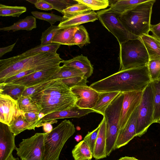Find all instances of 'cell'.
Wrapping results in <instances>:
<instances>
[{
    "mask_svg": "<svg viewBox=\"0 0 160 160\" xmlns=\"http://www.w3.org/2000/svg\"><path fill=\"white\" fill-rule=\"evenodd\" d=\"M148 0H118L114 1L110 5V8L113 11L121 14Z\"/></svg>",
    "mask_w": 160,
    "mask_h": 160,
    "instance_id": "26",
    "label": "cell"
},
{
    "mask_svg": "<svg viewBox=\"0 0 160 160\" xmlns=\"http://www.w3.org/2000/svg\"><path fill=\"white\" fill-rule=\"evenodd\" d=\"M74 139L76 141L78 142L82 139V136L80 135H77L75 137Z\"/></svg>",
    "mask_w": 160,
    "mask_h": 160,
    "instance_id": "52",
    "label": "cell"
},
{
    "mask_svg": "<svg viewBox=\"0 0 160 160\" xmlns=\"http://www.w3.org/2000/svg\"><path fill=\"white\" fill-rule=\"evenodd\" d=\"M78 2L85 4L92 10H99L107 8L109 5L108 0H76Z\"/></svg>",
    "mask_w": 160,
    "mask_h": 160,
    "instance_id": "38",
    "label": "cell"
},
{
    "mask_svg": "<svg viewBox=\"0 0 160 160\" xmlns=\"http://www.w3.org/2000/svg\"><path fill=\"white\" fill-rule=\"evenodd\" d=\"M75 132L69 120L62 121L50 133H46L42 160H59L61 151L68 139Z\"/></svg>",
    "mask_w": 160,
    "mask_h": 160,
    "instance_id": "5",
    "label": "cell"
},
{
    "mask_svg": "<svg viewBox=\"0 0 160 160\" xmlns=\"http://www.w3.org/2000/svg\"><path fill=\"white\" fill-rule=\"evenodd\" d=\"M121 160H139L134 157H130L125 156L121 158H120Z\"/></svg>",
    "mask_w": 160,
    "mask_h": 160,
    "instance_id": "50",
    "label": "cell"
},
{
    "mask_svg": "<svg viewBox=\"0 0 160 160\" xmlns=\"http://www.w3.org/2000/svg\"><path fill=\"white\" fill-rule=\"evenodd\" d=\"M57 120H53L49 121L42 122L38 124L36 126V128H39L42 126L43 130L44 132L50 133L53 129L52 124L57 123Z\"/></svg>",
    "mask_w": 160,
    "mask_h": 160,
    "instance_id": "47",
    "label": "cell"
},
{
    "mask_svg": "<svg viewBox=\"0 0 160 160\" xmlns=\"http://www.w3.org/2000/svg\"><path fill=\"white\" fill-rule=\"evenodd\" d=\"M16 42L13 44L0 48V58H1L5 54L11 51L15 46Z\"/></svg>",
    "mask_w": 160,
    "mask_h": 160,
    "instance_id": "49",
    "label": "cell"
},
{
    "mask_svg": "<svg viewBox=\"0 0 160 160\" xmlns=\"http://www.w3.org/2000/svg\"><path fill=\"white\" fill-rule=\"evenodd\" d=\"M120 92H99L98 99L92 110L96 112L103 116L106 108Z\"/></svg>",
    "mask_w": 160,
    "mask_h": 160,
    "instance_id": "24",
    "label": "cell"
},
{
    "mask_svg": "<svg viewBox=\"0 0 160 160\" xmlns=\"http://www.w3.org/2000/svg\"><path fill=\"white\" fill-rule=\"evenodd\" d=\"M62 63L65 66L73 67L79 70L87 79L90 77L93 72V65L87 56L82 54L69 60H63Z\"/></svg>",
    "mask_w": 160,
    "mask_h": 160,
    "instance_id": "18",
    "label": "cell"
},
{
    "mask_svg": "<svg viewBox=\"0 0 160 160\" xmlns=\"http://www.w3.org/2000/svg\"><path fill=\"white\" fill-rule=\"evenodd\" d=\"M39 114L34 112L24 113L25 118L30 125V130H34L36 126L40 124L38 120Z\"/></svg>",
    "mask_w": 160,
    "mask_h": 160,
    "instance_id": "44",
    "label": "cell"
},
{
    "mask_svg": "<svg viewBox=\"0 0 160 160\" xmlns=\"http://www.w3.org/2000/svg\"><path fill=\"white\" fill-rule=\"evenodd\" d=\"M152 83L153 94L154 123L160 119V81L159 80L152 81Z\"/></svg>",
    "mask_w": 160,
    "mask_h": 160,
    "instance_id": "30",
    "label": "cell"
},
{
    "mask_svg": "<svg viewBox=\"0 0 160 160\" xmlns=\"http://www.w3.org/2000/svg\"><path fill=\"white\" fill-rule=\"evenodd\" d=\"M61 45L52 43L46 45L41 44L28 50L22 53L24 55H29L38 53L49 52L57 53V51Z\"/></svg>",
    "mask_w": 160,
    "mask_h": 160,
    "instance_id": "34",
    "label": "cell"
},
{
    "mask_svg": "<svg viewBox=\"0 0 160 160\" xmlns=\"http://www.w3.org/2000/svg\"><path fill=\"white\" fill-rule=\"evenodd\" d=\"M158 80L160 81V77L159 78Z\"/></svg>",
    "mask_w": 160,
    "mask_h": 160,
    "instance_id": "56",
    "label": "cell"
},
{
    "mask_svg": "<svg viewBox=\"0 0 160 160\" xmlns=\"http://www.w3.org/2000/svg\"><path fill=\"white\" fill-rule=\"evenodd\" d=\"M143 91L123 93L124 97L121 112L120 130L125 126L133 112L139 105Z\"/></svg>",
    "mask_w": 160,
    "mask_h": 160,
    "instance_id": "13",
    "label": "cell"
},
{
    "mask_svg": "<svg viewBox=\"0 0 160 160\" xmlns=\"http://www.w3.org/2000/svg\"><path fill=\"white\" fill-rule=\"evenodd\" d=\"M147 66L152 81L158 80L160 76V60H149Z\"/></svg>",
    "mask_w": 160,
    "mask_h": 160,
    "instance_id": "39",
    "label": "cell"
},
{
    "mask_svg": "<svg viewBox=\"0 0 160 160\" xmlns=\"http://www.w3.org/2000/svg\"><path fill=\"white\" fill-rule=\"evenodd\" d=\"M58 26L51 25L43 32L40 38L41 45H46L51 44L54 36L59 30Z\"/></svg>",
    "mask_w": 160,
    "mask_h": 160,
    "instance_id": "36",
    "label": "cell"
},
{
    "mask_svg": "<svg viewBox=\"0 0 160 160\" xmlns=\"http://www.w3.org/2000/svg\"><path fill=\"white\" fill-rule=\"evenodd\" d=\"M100 128V124L94 130L91 132H88L84 137V140L89 147L90 150L93 154L95 142L98 137Z\"/></svg>",
    "mask_w": 160,
    "mask_h": 160,
    "instance_id": "42",
    "label": "cell"
},
{
    "mask_svg": "<svg viewBox=\"0 0 160 160\" xmlns=\"http://www.w3.org/2000/svg\"><path fill=\"white\" fill-rule=\"evenodd\" d=\"M26 87L12 83H0V94L9 96L18 101L22 96Z\"/></svg>",
    "mask_w": 160,
    "mask_h": 160,
    "instance_id": "23",
    "label": "cell"
},
{
    "mask_svg": "<svg viewBox=\"0 0 160 160\" xmlns=\"http://www.w3.org/2000/svg\"><path fill=\"white\" fill-rule=\"evenodd\" d=\"M92 10L91 8L81 3L73 4L62 11V21L72 17L75 15L88 11Z\"/></svg>",
    "mask_w": 160,
    "mask_h": 160,
    "instance_id": "32",
    "label": "cell"
},
{
    "mask_svg": "<svg viewBox=\"0 0 160 160\" xmlns=\"http://www.w3.org/2000/svg\"><path fill=\"white\" fill-rule=\"evenodd\" d=\"M38 71L32 70L21 72L18 74L6 79L2 83H11L14 81Z\"/></svg>",
    "mask_w": 160,
    "mask_h": 160,
    "instance_id": "45",
    "label": "cell"
},
{
    "mask_svg": "<svg viewBox=\"0 0 160 160\" xmlns=\"http://www.w3.org/2000/svg\"><path fill=\"white\" fill-rule=\"evenodd\" d=\"M148 53L149 60H160V41L149 34L140 37Z\"/></svg>",
    "mask_w": 160,
    "mask_h": 160,
    "instance_id": "21",
    "label": "cell"
},
{
    "mask_svg": "<svg viewBox=\"0 0 160 160\" xmlns=\"http://www.w3.org/2000/svg\"><path fill=\"white\" fill-rule=\"evenodd\" d=\"M15 136L9 126L0 122V160H7L16 149Z\"/></svg>",
    "mask_w": 160,
    "mask_h": 160,
    "instance_id": "14",
    "label": "cell"
},
{
    "mask_svg": "<svg viewBox=\"0 0 160 160\" xmlns=\"http://www.w3.org/2000/svg\"><path fill=\"white\" fill-rule=\"evenodd\" d=\"M119 45V70L147 65L148 55L140 37Z\"/></svg>",
    "mask_w": 160,
    "mask_h": 160,
    "instance_id": "6",
    "label": "cell"
},
{
    "mask_svg": "<svg viewBox=\"0 0 160 160\" xmlns=\"http://www.w3.org/2000/svg\"><path fill=\"white\" fill-rule=\"evenodd\" d=\"M78 26L60 28L52 41V43L70 46Z\"/></svg>",
    "mask_w": 160,
    "mask_h": 160,
    "instance_id": "25",
    "label": "cell"
},
{
    "mask_svg": "<svg viewBox=\"0 0 160 160\" xmlns=\"http://www.w3.org/2000/svg\"><path fill=\"white\" fill-rule=\"evenodd\" d=\"M138 107L133 112L125 126L119 131L116 142V149L126 145L136 137Z\"/></svg>",
    "mask_w": 160,
    "mask_h": 160,
    "instance_id": "16",
    "label": "cell"
},
{
    "mask_svg": "<svg viewBox=\"0 0 160 160\" xmlns=\"http://www.w3.org/2000/svg\"><path fill=\"white\" fill-rule=\"evenodd\" d=\"M100 128L95 142L93 157L98 160L106 158V133L105 118L104 117L99 123Z\"/></svg>",
    "mask_w": 160,
    "mask_h": 160,
    "instance_id": "20",
    "label": "cell"
},
{
    "mask_svg": "<svg viewBox=\"0 0 160 160\" xmlns=\"http://www.w3.org/2000/svg\"><path fill=\"white\" fill-rule=\"evenodd\" d=\"M98 19V17L97 12L90 10L63 20L60 22L58 26L60 28L77 26L83 23L93 22Z\"/></svg>",
    "mask_w": 160,
    "mask_h": 160,
    "instance_id": "19",
    "label": "cell"
},
{
    "mask_svg": "<svg viewBox=\"0 0 160 160\" xmlns=\"http://www.w3.org/2000/svg\"><path fill=\"white\" fill-rule=\"evenodd\" d=\"M58 53L44 52L24 55L22 54L0 60V83L24 71H41L60 66L63 61Z\"/></svg>",
    "mask_w": 160,
    "mask_h": 160,
    "instance_id": "2",
    "label": "cell"
},
{
    "mask_svg": "<svg viewBox=\"0 0 160 160\" xmlns=\"http://www.w3.org/2000/svg\"><path fill=\"white\" fill-rule=\"evenodd\" d=\"M27 11L26 7L22 6H11L0 4V16L18 17Z\"/></svg>",
    "mask_w": 160,
    "mask_h": 160,
    "instance_id": "35",
    "label": "cell"
},
{
    "mask_svg": "<svg viewBox=\"0 0 160 160\" xmlns=\"http://www.w3.org/2000/svg\"><path fill=\"white\" fill-rule=\"evenodd\" d=\"M76 76H84L83 73L75 68L62 65L59 71L49 78L50 80L63 79Z\"/></svg>",
    "mask_w": 160,
    "mask_h": 160,
    "instance_id": "31",
    "label": "cell"
},
{
    "mask_svg": "<svg viewBox=\"0 0 160 160\" xmlns=\"http://www.w3.org/2000/svg\"><path fill=\"white\" fill-rule=\"evenodd\" d=\"M124 94L120 92L106 109L103 117L106 122V154L109 156L116 149V144L120 130L121 112Z\"/></svg>",
    "mask_w": 160,
    "mask_h": 160,
    "instance_id": "7",
    "label": "cell"
},
{
    "mask_svg": "<svg viewBox=\"0 0 160 160\" xmlns=\"http://www.w3.org/2000/svg\"><path fill=\"white\" fill-rule=\"evenodd\" d=\"M60 66L38 71L14 81L11 83L24 85L28 88L47 80L57 73Z\"/></svg>",
    "mask_w": 160,
    "mask_h": 160,
    "instance_id": "15",
    "label": "cell"
},
{
    "mask_svg": "<svg viewBox=\"0 0 160 160\" xmlns=\"http://www.w3.org/2000/svg\"><path fill=\"white\" fill-rule=\"evenodd\" d=\"M52 4L55 9L62 14V11L68 7L78 3L76 0H45Z\"/></svg>",
    "mask_w": 160,
    "mask_h": 160,
    "instance_id": "40",
    "label": "cell"
},
{
    "mask_svg": "<svg viewBox=\"0 0 160 160\" xmlns=\"http://www.w3.org/2000/svg\"><path fill=\"white\" fill-rule=\"evenodd\" d=\"M21 160H36V159L26 160V159H21Z\"/></svg>",
    "mask_w": 160,
    "mask_h": 160,
    "instance_id": "55",
    "label": "cell"
},
{
    "mask_svg": "<svg viewBox=\"0 0 160 160\" xmlns=\"http://www.w3.org/2000/svg\"><path fill=\"white\" fill-rule=\"evenodd\" d=\"M98 19L102 25L116 38L119 45L130 40L139 38L129 32L120 18V14L110 8L97 12Z\"/></svg>",
    "mask_w": 160,
    "mask_h": 160,
    "instance_id": "8",
    "label": "cell"
},
{
    "mask_svg": "<svg viewBox=\"0 0 160 160\" xmlns=\"http://www.w3.org/2000/svg\"><path fill=\"white\" fill-rule=\"evenodd\" d=\"M34 5L36 8L42 10L48 11L53 9L52 5L45 0H38Z\"/></svg>",
    "mask_w": 160,
    "mask_h": 160,
    "instance_id": "46",
    "label": "cell"
},
{
    "mask_svg": "<svg viewBox=\"0 0 160 160\" xmlns=\"http://www.w3.org/2000/svg\"><path fill=\"white\" fill-rule=\"evenodd\" d=\"M9 127L11 131L16 136L25 130H30V125L26 120L24 113L16 118Z\"/></svg>",
    "mask_w": 160,
    "mask_h": 160,
    "instance_id": "33",
    "label": "cell"
},
{
    "mask_svg": "<svg viewBox=\"0 0 160 160\" xmlns=\"http://www.w3.org/2000/svg\"><path fill=\"white\" fill-rule=\"evenodd\" d=\"M36 28V18L32 16H29L19 20L10 26L1 28L0 30L2 31H16L20 30L29 31Z\"/></svg>",
    "mask_w": 160,
    "mask_h": 160,
    "instance_id": "22",
    "label": "cell"
},
{
    "mask_svg": "<svg viewBox=\"0 0 160 160\" xmlns=\"http://www.w3.org/2000/svg\"><path fill=\"white\" fill-rule=\"evenodd\" d=\"M153 94L151 81L143 91L138 106L136 136H142L153 123Z\"/></svg>",
    "mask_w": 160,
    "mask_h": 160,
    "instance_id": "9",
    "label": "cell"
},
{
    "mask_svg": "<svg viewBox=\"0 0 160 160\" xmlns=\"http://www.w3.org/2000/svg\"><path fill=\"white\" fill-rule=\"evenodd\" d=\"M72 153L74 160H91L93 157L89 147L83 140L75 146Z\"/></svg>",
    "mask_w": 160,
    "mask_h": 160,
    "instance_id": "27",
    "label": "cell"
},
{
    "mask_svg": "<svg viewBox=\"0 0 160 160\" xmlns=\"http://www.w3.org/2000/svg\"><path fill=\"white\" fill-rule=\"evenodd\" d=\"M151 81L146 65L119 70L89 86L99 92L124 93L143 91Z\"/></svg>",
    "mask_w": 160,
    "mask_h": 160,
    "instance_id": "1",
    "label": "cell"
},
{
    "mask_svg": "<svg viewBox=\"0 0 160 160\" xmlns=\"http://www.w3.org/2000/svg\"><path fill=\"white\" fill-rule=\"evenodd\" d=\"M150 31L152 32L153 36L160 41V22L157 24H151Z\"/></svg>",
    "mask_w": 160,
    "mask_h": 160,
    "instance_id": "48",
    "label": "cell"
},
{
    "mask_svg": "<svg viewBox=\"0 0 160 160\" xmlns=\"http://www.w3.org/2000/svg\"><path fill=\"white\" fill-rule=\"evenodd\" d=\"M157 123H158L159 124H160V119L157 122Z\"/></svg>",
    "mask_w": 160,
    "mask_h": 160,
    "instance_id": "54",
    "label": "cell"
},
{
    "mask_svg": "<svg viewBox=\"0 0 160 160\" xmlns=\"http://www.w3.org/2000/svg\"><path fill=\"white\" fill-rule=\"evenodd\" d=\"M52 80H47L32 86L26 88L23 92L22 96L32 97L35 94L50 83Z\"/></svg>",
    "mask_w": 160,
    "mask_h": 160,
    "instance_id": "43",
    "label": "cell"
},
{
    "mask_svg": "<svg viewBox=\"0 0 160 160\" xmlns=\"http://www.w3.org/2000/svg\"><path fill=\"white\" fill-rule=\"evenodd\" d=\"M61 80L70 89L75 86L87 85L88 82L84 76H76Z\"/></svg>",
    "mask_w": 160,
    "mask_h": 160,
    "instance_id": "41",
    "label": "cell"
},
{
    "mask_svg": "<svg viewBox=\"0 0 160 160\" xmlns=\"http://www.w3.org/2000/svg\"><path fill=\"white\" fill-rule=\"evenodd\" d=\"M155 0H148L120 14V19L131 33L140 37L148 34L152 8Z\"/></svg>",
    "mask_w": 160,
    "mask_h": 160,
    "instance_id": "4",
    "label": "cell"
},
{
    "mask_svg": "<svg viewBox=\"0 0 160 160\" xmlns=\"http://www.w3.org/2000/svg\"><path fill=\"white\" fill-rule=\"evenodd\" d=\"M31 13L36 18L47 21L51 25H53L57 21L60 22L63 20L62 17L52 13L40 12L37 11H32Z\"/></svg>",
    "mask_w": 160,
    "mask_h": 160,
    "instance_id": "37",
    "label": "cell"
},
{
    "mask_svg": "<svg viewBox=\"0 0 160 160\" xmlns=\"http://www.w3.org/2000/svg\"><path fill=\"white\" fill-rule=\"evenodd\" d=\"M20 110L23 113L34 112L38 113L41 107L31 97L22 96L17 101Z\"/></svg>",
    "mask_w": 160,
    "mask_h": 160,
    "instance_id": "28",
    "label": "cell"
},
{
    "mask_svg": "<svg viewBox=\"0 0 160 160\" xmlns=\"http://www.w3.org/2000/svg\"><path fill=\"white\" fill-rule=\"evenodd\" d=\"M92 112H96L92 109L81 108L75 106L72 108L63 111L55 112L48 114L41 119L40 123L45 122L59 119L75 118H79Z\"/></svg>",
    "mask_w": 160,
    "mask_h": 160,
    "instance_id": "17",
    "label": "cell"
},
{
    "mask_svg": "<svg viewBox=\"0 0 160 160\" xmlns=\"http://www.w3.org/2000/svg\"><path fill=\"white\" fill-rule=\"evenodd\" d=\"M42 108L45 115L66 110L76 105V99L70 89L61 79L52 81L31 97Z\"/></svg>",
    "mask_w": 160,
    "mask_h": 160,
    "instance_id": "3",
    "label": "cell"
},
{
    "mask_svg": "<svg viewBox=\"0 0 160 160\" xmlns=\"http://www.w3.org/2000/svg\"><path fill=\"white\" fill-rule=\"evenodd\" d=\"M24 113L17 101L9 96L0 94V122L10 126L16 118Z\"/></svg>",
    "mask_w": 160,
    "mask_h": 160,
    "instance_id": "12",
    "label": "cell"
},
{
    "mask_svg": "<svg viewBox=\"0 0 160 160\" xmlns=\"http://www.w3.org/2000/svg\"><path fill=\"white\" fill-rule=\"evenodd\" d=\"M76 99V105L81 108L92 109L99 98V92L89 86H75L70 88Z\"/></svg>",
    "mask_w": 160,
    "mask_h": 160,
    "instance_id": "11",
    "label": "cell"
},
{
    "mask_svg": "<svg viewBox=\"0 0 160 160\" xmlns=\"http://www.w3.org/2000/svg\"><path fill=\"white\" fill-rule=\"evenodd\" d=\"M7 160H20L18 158H15L12 154Z\"/></svg>",
    "mask_w": 160,
    "mask_h": 160,
    "instance_id": "51",
    "label": "cell"
},
{
    "mask_svg": "<svg viewBox=\"0 0 160 160\" xmlns=\"http://www.w3.org/2000/svg\"><path fill=\"white\" fill-rule=\"evenodd\" d=\"M118 160H121L120 159H118Z\"/></svg>",
    "mask_w": 160,
    "mask_h": 160,
    "instance_id": "57",
    "label": "cell"
},
{
    "mask_svg": "<svg viewBox=\"0 0 160 160\" xmlns=\"http://www.w3.org/2000/svg\"><path fill=\"white\" fill-rule=\"evenodd\" d=\"M46 133H37L30 138L23 139L17 148V154L21 159L42 160Z\"/></svg>",
    "mask_w": 160,
    "mask_h": 160,
    "instance_id": "10",
    "label": "cell"
},
{
    "mask_svg": "<svg viewBox=\"0 0 160 160\" xmlns=\"http://www.w3.org/2000/svg\"><path fill=\"white\" fill-rule=\"evenodd\" d=\"M27 1L30 2V3L33 4L34 5L36 3V2H37L38 0H27Z\"/></svg>",
    "mask_w": 160,
    "mask_h": 160,
    "instance_id": "53",
    "label": "cell"
},
{
    "mask_svg": "<svg viewBox=\"0 0 160 160\" xmlns=\"http://www.w3.org/2000/svg\"><path fill=\"white\" fill-rule=\"evenodd\" d=\"M90 43L89 34L85 28L82 25L78 26L70 46L76 45L82 48Z\"/></svg>",
    "mask_w": 160,
    "mask_h": 160,
    "instance_id": "29",
    "label": "cell"
}]
</instances>
